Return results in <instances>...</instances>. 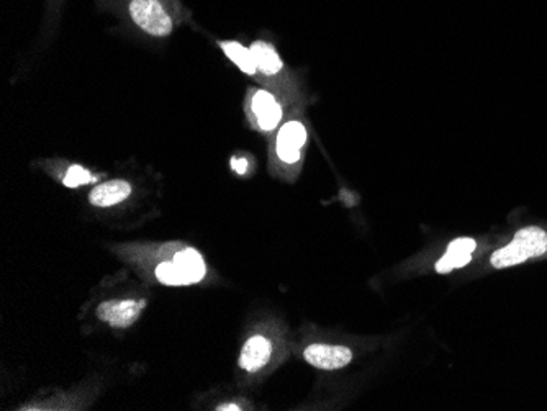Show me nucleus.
Masks as SVG:
<instances>
[{
  "label": "nucleus",
  "instance_id": "dca6fc26",
  "mask_svg": "<svg viewBox=\"0 0 547 411\" xmlns=\"http://www.w3.org/2000/svg\"><path fill=\"white\" fill-rule=\"evenodd\" d=\"M216 410H220V411H238L240 410V408H238V405H234V403H225V405H220V407H218V408H216Z\"/></svg>",
  "mask_w": 547,
  "mask_h": 411
},
{
  "label": "nucleus",
  "instance_id": "4468645a",
  "mask_svg": "<svg viewBox=\"0 0 547 411\" xmlns=\"http://www.w3.org/2000/svg\"><path fill=\"white\" fill-rule=\"evenodd\" d=\"M93 180V174L87 169H84L83 166H71L66 172L65 186L71 188H79V186L89 184Z\"/></svg>",
  "mask_w": 547,
  "mask_h": 411
},
{
  "label": "nucleus",
  "instance_id": "39448f33",
  "mask_svg": "<svg viewBox=\"0 0 547 411\" xmlns=\"http://www.w3.org/2000/svg\"><path fill=\"white\" fill-rule=\"evenodd\" d=\"M306 143L304 123L288 122L280 128L276 143V151L282 162L296 164L302 158V150Z\"/></svg>",
  "mask_w": 547,
  "mask_h": 411
},
{
  "label": "nucleus",
  "instance_id": "1a4fd4ad",
  "mask_svg": "<svg viewBox=\"0 0 547 411\" xmlns=\"http://www.w3.org/2000/svg\"><path fill=\"white\" fill-rule=\"evenodd\" d=\"M131 194V184L127 180H121V179H113L109 182H103L101 186L93 188L91 196H89V202L95 206H117L121 204L123 200H127Z\"/></svg>",
  "mask_w": 547,
  "mask_h": 411
},
{
  "label": "nucleus",
  "instance_id": "9b49d317",
  "mask_svg": "<svg viewBox=\"0 0 547 411\" xmlns=\"http://www.w3.org/2000/svg\"><path fill=\"white\" fill-rule=\"evenodd\" d=\"M174 264L184 274L187 284H197L202 281L205 275V262L202 256L195 249H184L174 256Z\"/></svg>",
  "mask_w": 547,
  "mask_h": 411
},
{
  "label": "nucleus",
  "instance_id": "0eeeda50",
  "mask_svg": "<svg viewBox=\"0 0 547 411\" xmlns=\"http://www.w3.org/2000/svg\"><path fill=\"white\" fill-rule=\"evenodd\" d=\"M477 249V241L472 238H457L447 246L446 254L437 262V272L449 274L461 269L472 261L473 253Z\"/></svg>",
  "mask_w": 547,
  "mask_h": 411
},
{
  "label": "nucleus",
  "instance_id": "7ed1b4c3",
  "mask_svg": "<svg viewBox=\"0 0 547 411\" xmlns=\"http://www.w3.org/2000/svg\"><path fill=\"white\" fill-rule=\"evenodd\" d=\"M146 307L145 300H107L99 305L97 317L111 328H128L141 317Z\"/></svg>",
  "mask_w": 547,
  "mask_h": 411
},
{
  "label": "nucleus",
  "instance_id": "9d476101",
  "mask_svg": "<svg viewBox=\"0 0 547 411\" xmlns=\"http://www.w3.org/2000/svg\"><path fill=\"white\" fill-rule=\"evenodd\" d=\"M250 49L260 74L270 77V75L278 74L282 71L284 63L278 57V49L268 41L256 39V41H252Z\"/></svg>",
  "mask_w": 547,
  "mask_h": 411
},
{
  "label": "nucleus",
  "instance_id": "ddd939ff",
  "mask_svg": "<svg viewBox=\"0 0 547 411\" xmlns=\"http://www.w3.org/2000/svg\"><path fill=\"white\" fill-rule=\"evenodd\" d=\"M156 277L166 285H189L184 274L174 262H161L156 267Z\"/></svg>",
  "mask_w": 547,
  "mask_h": 411
},
{
  "label": "nucleus",
  "instance_id": "20e7f679",
  "mask_svg": "<svg viewBox=\"0 0 547 411\" xmlns=\"http://www.w3.org/2000/svg\"><path fill=\"white\" fill-rule=\"evenodd\" d=\"M306 363L322 371L343 369L353 361V351L338 345H312L304 353Z\"/></svg>",
  "mask_w": 547,
  "mask_h": 411
},
{
  "label": "nucleus",
  "instance_id": "6e6552de",
  "mask_svg": "<svg viewBox=\"0 0 547 411\" xmlns=\"http://www.w3.org/2000/svg\"><path fill=\"white\" fill-rule=\"evenodd\" d=\"M272 355V345L264 337H252L244 343L240 354V367L246 372H258L269 363Z\"/></svg>",
  "mask_w": 547,
  "mask_h": 411
},
{
  "label": "nucleus",
  "instance_id": "423d86ee",
  "mask_svg": "<svg viewBox=\"0 0 547 411\" xmlns=\"http://www.w3.org/2000/svg\"><path fill=\"white\" fill-rule=\"evenodd\" d=\"M251 112L262 131L276 130L282 120V107L278 105L276 97L268 91H256L252 94Z\"/></svg>",
  "mask_w": 547,
  "mask_h": 411
},
{
  "label": "nucleus",
  "instance_id": "f257e3e1",
  "mask_svg": "<svg viewBox=\"0 0 547 411\" xmlns=\"http://www.w3.org/2000/svg\"><path fill=\"white\" fill-rule=\"evenodd\" d=\"M131 23L153 38H167L182 15H190L181 0H125Z\"/></svg>",
  "mask_w": 547,
  "mask_h": 411
},
{
  "label": "nucleus",
  "instance_id": "f8f14e48",
  "mask_svg": "<svg viewBox=\"0 0 547 411\" xmlns=\"http://www.w3.org/2000/svg\"><path fill=\"white\" fill-rule=\"evenodd\" d=\"M218 45L226 57L238 66L244 74L254 75L258 73L250 48L243 47L238 41H218Z\"/></svg>",
  "mask_w": 547,
  "mask_h": 411
},
{
  "label": "nucleus",
  "instance_id": "2eb2a0df",
  "mask_svg": "<svg viewBox=\"0 0 547 411\" xmlns=\"http://www.w3.org/2000/svg\"><path fill=\"white\" fill-rule=\"evenodd\" d=\"M232 166L236 169L238 174H244L246 169H248V162H246V159L233 158Z\"/></svg>",
  "mask_w": 547,
  "mask_h": 411
},
{
  "label": "nucleus",
  "instance_id": "f03ea898",
  "mask_svg": "<svg viewBox=\"0 0 547 411\" xmlns=\"http://www.w3.org/2000/svg\"><path fill=\"white\" fill-rule=\"evenodd\" d=\"M547 256V228L531 224L518 230L510 241L490 254L492 269H510L525 262L536 261Z\"/></svg>",
  "mask_w": 547,
  "mask_h": 411
}]
</instances>
